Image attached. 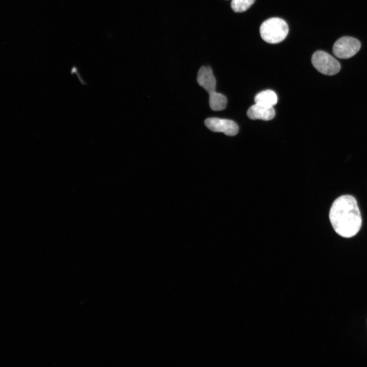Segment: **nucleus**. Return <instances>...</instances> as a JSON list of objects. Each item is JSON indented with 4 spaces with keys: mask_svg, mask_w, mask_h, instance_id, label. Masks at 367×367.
Returning <instances> with one entry per match:
<instances>
[{
    "mask_svg": "<svg viewBox=\"0 0 367 367\" xmlns=\"http://www.w3.org/2000/svg\"><path fill=\"white\" fill-rule=\"evenodd\" d=\"M329 217L334 231L344 238L354 237L361 227L362 218L357 202L350 195H342L334 201Z\"/></svg>",
    "mask_w": 367,
    "mask_h": 367,
    "instance_id": "f257e3e1",
    "label": "nucleus"
},
{
    "mask_svg": "<svg viewBox=\"0 0 367 367\" xmlns=\"http://www.w3.org/2000/svg\"><path fill=\"white\" fill-rule=\"evenodd\" d=\"M262 39L267 43H278L283 41L289 32L286 22L278 17L270 18L264 21L259 29Z\"/></svg>",
    "mask_w": 367,
    "mask_h": 367,
    "instance_id": "f03ea898",
    "label": "nucleus"
},
{
    "mask_svg": "<svg viewBox=\"0 0 367 367\" xmlns=\"http://www.w3.org/2000/svg\"><path fill=\"white\" fill-rule=\"evenodd\" d=\"M313 66L320 73L333 75L340 69V64L333 57L323 50L315 51L311 57Z\"/></svg>",
    "mask_w": 367,
    "mask_h": 367,
    "instance_id": "7ed1b4c3",
    "label": "nucleus"
},
{
    "mask_svg": "<svg viewBox=\"0 0 367 367\" xmlns=\"http://www.w3.org/2000/svg\"><path fill=\"white\" fill-rule=\"evenodd\" d=\"M361 43L356 38L344 36L334 44L332 51L334 56L339 59H349L354 56L360 49Z\"/></svg>",
    "mask_w": 367,
    "mask_h": 367,
    "instance_id": "20e7f679",
    "label": "nucleus"
},
{
    "mask_svg": "<svg viewBox=\"0 0 367 367\" xmlns=\"http://www.w3.org/2000/svg\"><path fill=\"white\" fill-rule=\"evenodd\" d=\"M204 123L211 131L222 132L226 135L233 136L239 132V127L233 121L226 119L213 117L206 119Z\"/></svg>",
    "mask_w": 367,
    "mask_h": 367,
    "instance_id": "39448f33",
    "label": "nucleus"
},
{
    "mask_svg": "<svg viewBox=\"0 0 367 367\" xmlns=\"http://www.w3.org/2000/svg\"><path fill=\"white\" fill-rule=\"evenodd\" d=\"M197 81L198 84L208 94L216 91V81L209 66H203L199 69Z\"/></svg>",
    "mask_w": 367,
    "mask_h": 367,
    "instance_id": "423d86ee",
    "label": "nucleus"
},
{
    "mask_svg": "<svg viewBox=\"0 0 367 367\" xmlns=\"http://www.w3.org/2000/svg\"><path fill=\"white\" fill-rule=\"evenodd\" d=\"M247 115L249 118L252 120L260 119L268 121L274 118L275 112L273 107H266L255 103L249 108Z\"/></svg>",
    "mask_w": 367,
    "mask_h": 367,
    "instance_id": "0eeeda50",
    "label": "nucleus"
},
{
    "mask_svg": "<svg viewBox=\"0 0 367 367\" xmlns=\"http://www.w3.org/2000/svg\"><path fill=\"white\" fill-rule=\"evenodd\" d=\"M277 100L276 94L271 90L262 91L254 97L255 103L269 107H273L277 103Z\"/></svg>",
    "mask_w": 367,
    "mask_h": 367,
    "instance_id": "6e6552de",
    "label": "nucleus"
},
{
    "mask_svg": "<svg viewBox=\"0 0 367 367\" xmlns=\"http://www.w3.org/2000/svg\"><path fill=\"white\" fill-rule=\"evenodd\" d=\"M226 104L227 99L223 94L216 91L209 93V104L212 110H223L226 108Z\"/></svg>",
    "mask_w": 367,
    "mask_h": 367,
    "instance_id": "1a4fd4ad",
    "label": "nucleus"
},
{
    "mask_svg": "<svg viewBox=\"0 0 367 367\" xmlns=\"http://www.w3.org/2000/svg\"><path fill=\"white\" fill-rule=\"evenodd\" d=\"M255 0H232L231 7L235 12H243L248 10Z\"/></svg>",
    "mask_w": 367,
    "mask_h": 367,
    "instance_id": "9d476101",
    "label": "nucleus"
}]
</instances>
